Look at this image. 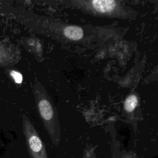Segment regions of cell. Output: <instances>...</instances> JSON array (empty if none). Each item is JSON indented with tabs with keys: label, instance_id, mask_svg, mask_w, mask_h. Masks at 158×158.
Wrapping results in <instances>:
<instances>
[{
	"label": "cell",
	"instance_id": "ba28073f",
	"mask_svg": "<svg viewBox=\"0 0 158 158\" xmlns=\"http://www.w3.org/2000/svg\"><path fill=\"white\" fill-rule=\"evenodd\" d=\"M121 158H139L136 154L128 152V153H124Z\"/></svg>",
	"mask_w": 158,
	"mask_h": 158
},
{
	"label": "cell",
	"instance_id": "52a82bcc",
	"mask_svg": "<svg viewBox=\"0 0 158 158\" xmlns=\"http://www.w3.org/2000/svg\"><path fill=\"white\" fill-rule=\"evenodd\" d=\"M11 75L12 77H13L15 81L17 83H21L22 81V75L17 72H15V71H12L11 72Z\"/></svg>",
	"mask_w": 158,
	"mask_h": 158
},
{
	"label": "cell",
	"instance_id": "3957f363",
	"mask_svg": "<svg viewBox=\"0 0 158 158\" xmlns=\"http://www.w3.org/2000/svg\"><path fill=\"white\" fill-rule=\"evenodd\" d=\"M38 107L40 115L44 120L48 122L52 118L54 115L52 107L48 100H40L38 103Z\"/></svg>",
	"mask_w": 158,
	"mask_h": 158
},
{
	"label": "cell",
	"instance_id": "277c9868",
	"mask_svg": "<svg viewBox=\"0 0 158 158\" xmlns=\"http://www.w3.org/2000/svg\"><path fill=\"white\" fill-rule=\"evenodd\" d=\"M64 35L69 39L72 40H80L83 36V30L77 26H69L64 30Z\"/></svg>",
	"mask_w": 158,
	"mask_h": 158
},
{
	"label": "cell",
	"instance_id": "6da1fadb",
	"mask_svg": "<svg viewBox=\"0 0 158 158\" xmlns=\"http://www.w3.org/2000/svg\"><path fill=\"white\" fill-rule=\"evenodd\" d=\"M23 132L30 158H49L44 144L26 116H23Z\"/></svg>",
	"mask_w": 158,
	"mask_h": 158
},
{
	"label": "cell",
	"instance_id": "5b68a950",
	"mask_svg": "<svg viewBox=\"0 0 158 158\" xmlns=\"http://www.w3.org/2000/svg\"><path fill=\"white\" fill-rule=\"evenodd\" d=\"M138 104V99L135 95L129 96L125 100L124 107L127 112H132Z\"/></svg>",
	"mask_w": 158,
	"mask_h": 158
},
{
	"label": "cell",
	"instance_id": "7a4b0ae2",
	"mask_svg": "<svg viewBox=\"0 0 158 158\" xmlns=\"http://www.w3.org/2000/svg\"><path fill=\"white\" fill-rule=\"evenodd\" d=\"M92 4L95 10L101 13H108L115 7V1L112 0H94Z\"/></svg>",
	"mask_w": 158,
	"mask_h": 158
},
{
	"label": "cell",
	"instance_id": "8992f818",
	"mask_svg": "<svg viewBox=\"0 0 158 158\" xmlns=\"http://www.w3.org/2000/svg\"><path fill=\"white\" fill-rule=\"evenodd\" d=\"M82 158H96L95 147L87 146L83 151Z\"/></svg>",
	"mask_w": 158,
	"mask_h": 158
}]
</instances>
